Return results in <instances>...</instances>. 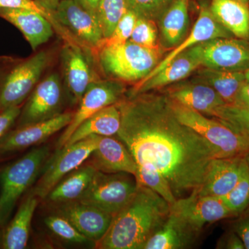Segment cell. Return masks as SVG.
<instances>
[{
	"label": "cell",
	"instance_id": "cell-1",
	"mask_svg": "<svg viewBox=\"0 0 249 249\" xmlns=\"http://www.w3.org/2000/svg\"><path fill=\"white\" fill-rule=\"evenodd\" d=\"M121 124L117 137L137 168L152 167L169 182L177 199L199 189L215 149L177 119L165 93H142L118 103Z\"/></svg>",
	"mask_w": 249,
	"mask_h": 249
},
{
	"label": "cell",
	"instance_id": "cell-2",
	"mask_svg": "<svg viewBox=\"0 0 249 249\" xmlns=\"http://www.w3.org/2000/svg\"><path fill=\"white\" fill-rule=\"evenodd\" d=\"M139 185V184H138ZM170 205L147 187L139 185L128 204L113 217L104 237L103 249H142L168 219Z\"/></svg>",
	"mask_w": 249,
	"mask_h": 249
},
{
	"label": "cell",
	"instance_id": "cell-3",
	"mask_svg": "<svg viewBox=\"0 0 249 249\" xmlns=\"http://www.w3.org/2000/svg\"><path fill=\"white\" fill-rule=\"evenodd\" d=\"M164 49H148L127 41L103 47L98 51L103 71L113 79L139 83L151 73L163 59Z\"/></svg>",
	"mask_w": 249,
	"mask_h": 249
},
{
	"label": "cell",
	"instance_id": "cell-4",
	"mask_svg": "<svg viewBox=\"0 0 249 249\" xmlns=\"http://www.w3.org/2000/svg\"><path fill=\"white\" fill-rule=\"evenodd\" d=\"M49 154L47 145L35 147L0 173V227L9 223L18 200L38 178Z\"/></svg>",
	"mask_w": 249,
	"mask_h": 249
},
{
	"label": "cell",
	"instance_id": "cell-5",
	"mask_svg": "<svg viewBox=\"0 0 249 249\" xmlns=\"http://www.w3.org/2000/svg\"><path fill=\"white\" fill-rule=\"evenodd\" d=\"M168 101L177 119L212 145L219 158L245 157L249 153L247 141L222 121L204 115L169 98Z\"/></svg>",
	"mask_w": 249,
	"mask_h": 249
},
{
	"label": "cell",
	"instance_id": "cell-6",
	"mask_svg": "<svg viewBox=\"0 0 249 249\" xmlns=\"http://www.w3.org/2000/svg\"><path fill=\"white\" fill-rule=\"evenodd\" d=\"M138 186L130 174L97 170L88 189L77 201L95 206L114 217L132 199Z\"/></svg>",
	"mask_w": 249,
	"mask_h": 249
},
{
	"label": "cell",
	"instance_id": "cell-7",
	"mask_svg": "<svg viewBox=\"0 0 249 249\" xmlns=\"http://www.w3.org/2000/svg\"><path fill=\"white\" fill-rule=\"evenodd\" d=\"M98 137L90 136L58 149V152L45 167V171L41 174L42 175L32 193L40 199H46L49 193L62 178L89 158L96 148Z\"/></svg>",
	"mask_w": 249,
	"mask_h": 249
},
{
	"label": "cell",
	"instance_id": "cell-8",
	"mask_svg": "<svg viewBox=\"0 0 249 249\" xmlns=\"http://www.w3.org/2000/svg\"><path fill=\"white\" fill-rule=\"evenodd\" d=\"M47 52L18 64L9 72L0 86V111L19 106L38 84L42 73L49 63Z\"/></svg>",
	"mask_w": 249,
	"mask_h": 249
},
{
	"label": "cell",
	"instance_id": "cell-9",
	"mask_svg": "<svg viewBox=\"0 0 249 249\" xmlns=\"http://www.w3.org/2000/svg\"><path fill=\"white\" fill-rule=\"evenodd\" d=\"M52 14L74 42L97 52L102 47L105 38L97 18L75 0H62Z\"/></svg>",
	"mask_w": 249,
	"mask_h": 249
},
{
	"label": "cell",
	"instance_id": "cell-10",
	"mask_svg": "<svg viewBox=\"0 0 249 249\" xmlns=\"http://www.w3.org/2000/svg\"><path fill=\"white\" fill-rule=\"evenodd\" d=\"M63 88L57 73L49 75L36 85L21 110L18 127L40 124L62 114Z\"/></svg>",
	"mask_w": 249,
	"mask_h": 249
},
{
	"label": "cell",
	"instance_id": "cell-11",
	"mask_svg": "<svg viewBox=\"0 0 249 249\" xmlns=\"http://www.w3.org/2000/svg\"><path fill=\"white\" fill-rule=\"evenodd\" d=\"M91 51L72 41L62 48L64 87L73 104H78L89 85L98 80L93 71Z\"/></svg>",
	"mask_w": 249,
	"mask_h": 249
},
{
	"label": "cell",
	"instance_id": "cell-12",
	"mask_svg": "<svg viewBox=\"0 0 249 249\" xmlns=\"http://www.w3.org/2000/svg\"><path fill=\"white\" fill-rule=\"evenodd\" d=\"M124 91V85L119 80L98 79L93 82L78 103L79 106L71 122L59 138L57 148H61L66 144L72 133L83 121L103 108L122 101Z\"/></svg>",
	"mask_w": 249,
	"mask_h": 249
},
{
	"label": "cell",
	"instance_id": "cell-13",
	"mask_svg": "<svg viewBox=\"0 0 249 249\" xmlns=\"http://www.w3.org/2000/svg\"><path fill=\"white\" fill-rule=\"evenodd\" d=\"M199 46L201 67L225 71L245 72L249 67V41L214 38Z\"/></svg>",
	"mask_w": 249,
	"mask_h": 249
},
{
	"label": "cell",
	"instance_id": "cell-14",
	"mask_svg": "<svg viewBox=\"0 0 249 249\" xmlns=\"http://www.w3.org/2000/svg\"><path fill=\"white\" fill-rule=\"evenodd\" d=\"M170 211L198 232L206 224L235 217L222 197L199 196L196 191L189 196L177 199L170 206Z\"/></svg>",
	"mask_w": 249,
	"mask_h": 249
},
{
	"label": "cell",
	"instance_id": "cell-15",
	"mask_svg": "<svg viewBox=\"0 0 249 249\" xmlns=\"http://www.w3.org/2000/svg\"><path fill=\"white\" fill-rule=\"evenodd\" d=\"M73 116V113H62L50 120L18 127L8 132L0 139V160L28 147L40 145L53 134L66 128Z\"/></svg>",
	"mask_w": 249,
	"mask_h": 249
},
{
	"label": "cell",
	"instance_id": "cell-16",
	"mask_svg": "<svg viewBox=\"0 0 249 249\" xmlns=\"http://www.w3.org/2000/svg\"><path fill=\"white\" fill-rule=\"evenodd\" d=\"M173 85L165 91L168 98L204 115L215 118L219 109L227 105L213 88L196 78Z\"/></svg>",
	"mask_w": 249,
	"mask_h": 249
},
{
	"label": "cell",
	"instance_id": "cell-17",
	"mask_svg": "<svg viewBox=\"0 0 249 249\" xmlns=\"http://www.w3.org/2000/svg\"><path fill=\"white\" fill-rule=\"evenodd\" d=\"M57 214L66 218L78 231L97 243L107 232L113 219L111 214L80 201L58 204Z\"/></svg>",
	"mask_w": 249,
	"mask_h": 249
},
{
	"label": "cell",
	"instance_id": "cell-18",
	"mask_svg": "<svg viewBox=\"0 0 249 249\" xmlns=\"http://www.w3.org/2000/svg\"><path fill=\"white\" fill-rule=\"evenodd\" d=\"M199 67H201V60L197 45L178 54L161 71L148 79L139 82L130 96L150 92L152 90L183 81Z\"/></svg>",
	"mask_w": 249,
	"mask_h": 249
},
{
	"label": "cell",
	"instance_id": "cell-19",
	"mask_svg": "<svg viewBox=\"0 0 249 249\" xmlns=\"http://www.w3.org/2000/svg\"><path fill=\"white\" fill-rule=\"evenodd\" d=\"M245 157L214 158L204 183L198 190L201 196L223 197L238 182L247 164Z\"/></svg>",
	"mask_w": 249,
	"mask_h": 249
},
{
	"label": "cell",
	"instance_id": "cell-20",
	"mask_svg": "<svg viewBox=\"0 0 249 249\" xmlns=\"http://www.w3.org/2000/svg\"><path fill=\"white\" fill-rule=\"evenodd\" d=\"M90 157L91 164L98 171L130 174L134 178L137 175V163L120 139L98 136L96 148Z\"/></svg>",
	"mask_w": 249,
	"mask_h": 249
},
{
	"label": "cell",
	"instance_id": "cell-21",
	"mask_svg": "<svg viewBox=\"0 0 249 249\" xmlns=\"http://www.w3.org/2000/svg\"><path fill=\"white\" fill-rule=\"evenodd\" d=\"M229 37H234V36L214 19L210 11L209 7L203 6L194 26L184 40L176 48L173 49L168 55H165L151 73H149L142 81L148 79L161 71L177 55L187 49L212 39Z\"/></svg>",
	"mask_w": 249,
	"mask_h": 249
},
{
	"label": "cell",
	"instance_id": "cell-22",
	"mask_svg": "<svg viewBox=\"0 0 249 249\" xmlns=\"http://www.w3.org/2000/svg\"><path fill=\"white\" fill-rule=\"evenodd\" d=\"M0 17L17 27L34 50L48 42L53 36V24L43 15L36 11L22 9H1Z\"/></svg>",
	"mask_w": 249,
	"mask_h": 249
},
{
	"label": "cell",
	"instance_id": "cell-23",
	"mask_svg": "<svg viewBox=\"0 0 249 249\" xmlns=\"http://www.w3.org/2000/svg\"><path fill=\"white\" fill-rule=\"evenodd\" d=\"M188 0H174L157 22L160 45L169 50L176 48L189 34Z\"/></svg>",
	"mask_w": 249,
	"mask_h": 249
},
{
	"label": "cell",
	"instance_id": "cell-24",
	"mask_svg": "<svg viewBox=\"0 0 249 249\" xmlns=\"http://www.w3.org/2000/svg\"><path fill=\"white\" fill-rule=\"evenodd\" d=\"M199 234L181 217L170 211L164 224L147 240L142 249L188 248Z\"/></svg>",
	"mask_w": 249,
	"mask_h": 249
},
{
	"label": "cell",
	"instance_id": "cell-25",
	"mask_svg": "<svg viewBox=\"0 0 249 249\" xmlns=\"http://www.w3.org/2000/svg\"><path fill=\"white\" fill-rule=\"evenodd\" d=\"M209 9L234 37L249 41V5L237 0H211Z\"/></svg>",
	"mask_w": 249,
	"mask_h": 249
},
{
	"label": "cell",
	"instance_id": "cell-26",
	"mask_svg": "<svg viewBox=\"0 0 249 249\" xmlns=\"http://www.w3.org/2000/svg\"><path fill=\"white\" fill-rule=\"evenodd\" d=\"M37 198L31 193L20 205L14 218L6 224L1 240L3 249H24L27 247L31 222L38 204Z\"/></svg>",
	"mask_w": 249,
	"mask_h": 249
},
{
	"label": "cell",
	"instance_id": "cell-27",
	"mask_svg": "<svg viewBox=\"0 0 249 249\" xmlns=\"http://www.w3.org/2000/svg\"><path fill=\"white\" fill-rule=\"evenodd\" d=\"M121 124V114L119 104L111 105L83 121L72 133L65 145L74 143L90 136L113 137L117 135Z\"/></svg>",
	"mask_w": 249,
	"mask_h": 249
},
{
	"label": "cell",
	"instance_id": "cell-28",
	"mask_svg": "<svg viewBox=\"0 0 249 249\" xmlns=\"http://www.w3.org/2000/svg\"><path fill=\"white\" fill-rule=\"evenodd\" d=\"M96 171L91 164L80 165L62 178L46 199L56 204L78 200L88 189Z\"/></svg>",
	"mask_w": 249,
	"mask_h": 249
},
{
	"label": "cell",
	"instance_id": "cell-29",
	"mask_svg": "<svg viewBox=\"0 0 249 249\" xmlns=\"http://www.w3.org/2000/svg\"><path fill=\"white\" fill-rule=\"evenodd\" d=\"M195 78L213 88L229 106L235 105L237 94L246 82L245 72L219 71L204 67L196 71Z\"/></svg>",
	"mask_w": 249,
	"mask_h": 249
},
{
	"label": "cell",
	"instance_id": "cell-30",
	"mask_svg": "<svg viewBox=\"0 0 249 249\" xmlns=\"http://www.w3.org/2000/svg\"><path fill=\"white\" fill-rule=\"evenodd\" d=\"M136 180L139 185L147 187L158 194L172 206L177 201L166 178L159 170L152 167H138Z\"/></svg>",
	"mask_w": 249,
	"mask_h": 249
},
{
	"label": "cell",
	"instance_id": "cell-31",
	"mask_svg": "<svg viewBox=\"0 0 249 249\" xmlns=\"http://www.w3.org/2000/svg\"><path fill=\"white\" fill-rule=\"evenodd\" d=\"M127 9L125 0L100 1L96 11V18L105 39L111 35Z\"/></svg>",
	"mask_w": 249,
	"mask_h": 249
},
{
	"label": "cell",
	"instance_id": "cell-32",
	"mask_svg": "<svg viewBox=\"0 0 249 249\" xmlns=\"http://www.w3.org/2000/svg\"><path fill=\"white\" fill-rule=\"evenodd\" d=\"M45 224L55 237L67 243L84 245L91 241L78 231L68 219L60 214L45 217Z\"/></svg>",
	"mask_w": 249,
	"mask_h": 249
},
{
	"label": "cell",
	"instance_id": "cell-33",
	"mask_svg": "<svg viewBox=\"0 0 249 249\" xmlns=\"http://www.w3.org/2000/svg\"><path fill=\"white\" fill-rule=\"evenodd\" d=\"M247 159V158H246ZM222 199L234 216L237 217L249 207V163L247 164L242 176L235 186Z\"/></svg>",
	"mask_w": 249,
	"mask_h": 249
},
{
	"label": "cell",
	"instance_id": "cell-34",
	"mask_svg": "<svg viewBox=\"0 0 249 249\" xmlns=\"http://www.w3.org/2000/svg\"><path fill=\"white\" fill-rule=\"evenodd\" d=\"M215 118L242 136L249 145V108L226 105Z\"/></svg>",
	"mask_w": 249,
	"mask_h": 249
},
{
	"label": "cell",
	"instance_id": "cell-35",
	"mask_svg": "<svg viewBox=\"0 0 249 249\" xmlns=\"http://www.w3.org/2000/svg\"><path fill=\"white\" fill-rule=\"evenodd\" d=\"M127 9L137 18L157 23L174 0H125Z\"/></svg>",
	"mask_w": 249,
	"mask_h": 249
},
{
	"label": "cell",
	"instance_id": "cell-36",
	"mask_svg": "<svg viewBox=\"0 0 249 249\" xmlns=\"http://www.w3.org/2000/svg\"><path fill=\"white\" fill-rule=\"evenodd\" d=\"M159 29L157 23L137 18L129 40L148 49H159Z\"/></svg>",
	"mask_w": 249,
	"mask_h": 249
},
{
	"label": "cell",
	"instance_id": "cell-37",
	"mask_svg": "<svg viewBox=\"0 0 249 249\" xmlns=\"http://www.w3.org/2000/svg\"><path fill=\"white\" fill-rule=\"evenodd\" d=\"M137 19V16L132 11L127 9L111 35L103 41L101 49L107 46L120 45L129 40Z\"/></svg>",
	"mask_w": 249,
	"mask_h": 249
},
{
	"label": "cell",
	"instance_id": "cell-38",
	"mask_svg": "<svg viewBox=\"0 0 249 249\" xmlns=\"http://www.w3.org/2000/svg\"><path fill=\"white\" fill-rule=\"evenodd\" d=\"M22 9L36 11L47 18L53 24L54 29L58 30L60 35L65 36V31L54 19L53 15L37 4L35 0H0V9Z\"/></svg>",
	"mask_w": 249,
	"mask_h": 249
},
{
	"label": "cell",
	"instance_id": "cell-39",
	"mask_svg": "<svg viewBox=\"0 0 249 249\" xmlns=\"http://www.w3.org/2000/svg\"><path fill=\"white\" fill-rule=\"evenodd\" d=\"M20 113L19 106L7 108L0 111V139L9 132V129L18 119Z\"/></svg>",
	"mask_w": 249,
	"mask_h": 249
},
{
	"label": "cell",
	"instance_id": "cell-40",
	"mask_svg": "<svg viewBox=\"0 0 249 249\" xmlns=\"http://www.w3.org/2000/svg\"><path fill=\"white\" fill-rule=\"evenodd\" d=\"M232 230L243 242L245 249H249V207L237 216Z\"/></svg>",
	"mask_w": 249,
	"mask_h": 249
},
{
	"label": "cell",
	"instance_id": "cell-41",
	"mask_svg": "<svg viewBox=\"0 0 249 249\" xmlns=\"http://www.w3.org/2000/svg\"><path fill=\"white\" fill-rule=\"evenodd\" d=\"M218 249H245L243 242L233 230L224 235L219 241Z\"/></svg>",
	"mask_w": 249,
	"mask_h": 249
},
{
	"label": "cell",
	"instance_id": "cell-42",
	"mask_svg": "<svg viewBox=\"0 0 249 249\" xmlns=\"http://www.w3.org/2000/svg\"><path fill=\"white\" fill-rule=\"evenodd\" d=\"M233 106L249 108V82L246 81L242 85Z\"/></svg>",
	"mask_w": 249,
	"mask_h": 249
},
{
	"label": "cell",
	"instance_id": "cell-43",
	"mask_svg": "<svg viewBox=\"0 0 249 249\" xmlns=\"http://www.w3.org/2000/svg\"><path fill=\"white\" fill-rule=\"evenodd\" d=\"M101 0H75L80 6L96 17L98 4Z\"/></svg>",
	"mask_w": 249,
	"mask_h": 249
},
{
	"label": "cell",
	"instance_id": "cell-44",
	"mask_svg": "<svg viewBox=\"0 0 249 249\" xmlns=\"http://www.w3.org/2000/svg\"><path fill=\"white\" fill-rule=\"evenodd\" d=\"M37 4L52 14L62 0H35Z\"/></svg>",
	"mask_w": 249,
	"mask_h": 249
},
{
	"label": "cell",
	"instance_id": "cell-45",
	"mask_svg": "<svg viewBox=\"0 0 249 249\" xmlns=\"http://www.w3.org/2000/svg\"><path fill=\"white\" fill-rule=\"evenodd\" d=\"M245 76L246 78V81L249 82V67L245 71Z\"/></svg>",
	"mask_w": 249,
	"mask_h": 249
},
{
	"label": "cell",
	"instance_id": "cell-46",
	"mask_svg": "<svg viewBox=\"0 0 249 249\" xmlns=\"http://www.w3.org/2000/svg\"><path fill=\"white\" fill-rule=\"evenodd\" d=\"M237 1H240L241 2L244 3V4L249 5V0H237Z\"/></svg>",
	"mask_w": 249,
	"mask_h": 249
},
{
	"label": "cell",
	"instance_id": "cell-47",
	"mask_svg": "<svg viewBox=\"0 0 249 249\" xmlns=\"http://www.w3.org/2000/svg\"><path fill=\"white\" fill-rule=\"evenodd\" d=\"M246 158H247V160H248L249 163V153L247 154V155H246Z\"/></svg>",
	"mask_w": 249,
	"mask_h": 249
}]
</instances>
